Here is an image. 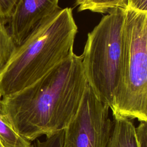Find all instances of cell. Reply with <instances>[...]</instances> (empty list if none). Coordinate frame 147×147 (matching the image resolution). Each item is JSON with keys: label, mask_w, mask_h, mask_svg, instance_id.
Wrapping results in <instances>:
<instances>
[{"label": "cell", "mask_w": 147, "mask_h": 147, "mask_svg": "<svg viewBox=\"0 0 147 147\" xmlns=\"http://www.w3.org/2000/svg\"><path fill=\"white\" fill-rule=\"evenodd\" d=\"M134 123L129 118L114 117L107 147H138Z\"/></svg>", "instance_id": "7"}, {"label": "cell", "mask_w": 147, "mask_h": 147, "mask_svg": "<svg viewBox=\"0 0 147 147\" xmlns=\"http://www.w3.org/2000/svg\"><path fill=\"white\" fill-rule=\"evenodd\" d=\"M125 8L137 11L147 12V0H126Z\"/></svg>", "instance_id": "14"}, {"label": "cell", "mask_w": 147, "mask_h": 147, "mask_svg": "<svg viewBox=\"0 0 147 147\" xmlns=\"http://www.w3.org/2000/svg\"><path fill=\"white\" fill-rule=\"evenodd\" d=\"M81 55L72 53L24 89L0 99V113L32 141L63 130L76 114L87 84Z\"/></svg>", "instance_id": "1"}, {"label": "cell", "mask_w": 147, "mask_h": 147, "mask_svg": "<svg viewBox=\"0 0 147 147\" xmlns=\"http://www.w3.org/2000/svg\"><path fill=\"white\" fill-rule=\"evenodd\" d=\"M20 0H0V19L7 24Z\"/></svg>", "instance_id": "12"}, {"label": "cell", "mask_w": 147, "mask_h": 147, "mask_svg": "<svg viewBox=\"0 0 147 147\" xmlns=\"http://www.w3.org/2000/svg\"><path fill=\"white\" fill-rule=\"evenodd\" d=\"M59 0H20L6 25L16 46L61 8Z\"/></svg>", "instance_id": "6"}, {"label": "cell", "mask_w": 147, "mask_h": 147, "mask_svg": "<svg viewBox=\"0 0 147 147\" xmlns=\"http://www.w3.org/2000/svg\"><path fill=\"white\" fill-rule=\"evenodd\" d=\"M0 143L3 147H34L30 141L22 137L11 126L1 113Z\"/></svg>", "instance_id": "8"}, {"label": "cell", "mask_w": 147, "mask_h": 147, "mask_svg": "<svg viewBox=\"0 0 147 147\" xmlns=\"http://www.w3.org/2000/svg\"><path fill=\"white\" fill-rule=\"evenodd\" d=\"M135 131L138 147H147V121H140Z\"/></svg>", "instance_id": "13"}, {"label": "cell", "mask_w": 147, "mask_h": 147, "mask_svg": "<svg viewBox=\"0 0 147 147\" xmlns=\"http://www.w3.org/2000/svg\"><path fill=\"white\" fill-rule=\"evenodd\" d=\"M0 147H3V146H2V145H1V143H0Z\"/></svg>", "instance_id": "15"}, {"label": "cell", "mask_w": 147, "mask_h": 147, "mask_svg": "<svg viewBox=\"0 0 147 147\" xmlns=\"http://www.w3.org/2000/svg\"><path fill=\"white\" fill-rule=\"evenodd\" d=\"M64 129L46 136L44 141L37 140L34 147H63Z\"/></svg>", "instance_id": "11"}, {"label": "cell", "mask_w": 147, "mask_h": 147, "mask_svg": "<svg viewBox=\"0 0 147 147\" xmlns=\"http://www.w3.org/2000/svg\"><path fill=\"white\" fill-rule=\"evenodd\" d=\"M109 109L87 83L76 114L64 129L63 147H107L113 127Z\"/></svg>", "instance_id": "5"}, {"label": "cell", "mask_w": 147, "mask_h": 147, "mask_svg": "<svg viewBox=\"0 0 147 147\" xmlns=\"http://www.w3.org/2000/svg\"><path fill=\"white\" fill-rule=\"evenodd\" d=\"M113 117L147 121V12L125 8L121 77Z\"/></svg>", "instance_id": "3"}, {"label": "cell", "mask_w": 147, "mask_h": 147, "mask_svg": "<svg viewBox=\"0 0 147 147\" xmlns=\"http://www.w3.org/2000/svg\"><path fill=\"white\" fill-rule=\"evenodd\" d=\"M75 6L79 11L88 10L106 14L115 8H125L126 0H76Z\"/></svg>", "instance_id": "9"}, {"label": "cell", "mask_w": 147, "mask_h": 147, "mask_svg": "<svg viewBox=\"0 0 147 147\" xmlns=\"http://www.w3.org/2000/svg\"><path fill=\"white\" fill-rule=\"evenodd\" d=\"M124 20L125 8L106 13L88 33L81 55L88 84L110 109L121 81Z\"/></svg>", "instance_id": "4"}, {"label": "cell", "mask_w": 147, "mask_h": 147, "mask_svg": "<svg viewBox=\"0 0 147 147\" xmlns=\"http://www.w3.org/2000/svg\"><path fill=\"white\" fill-rule=\"evenodd\" d=\"M78 31L71 7L45 20L17 47L1 71L0 97L30 86L73 53Z\"/></svg>", "instance_id": "2"}, {"label": "cell", "mask_w": 147, "mask_h": 147, "mask_svg": "<svg viewBox=\"0 0 147 147\" xmlns=\"http://www.w3.org/2000/svg\"><path fill=\"white\" fill-rule=\"evenodd\" d=\"M17 48L6 26L0 19V72Z\"/></svg>", "instance_id": "10"}]
</instances>
